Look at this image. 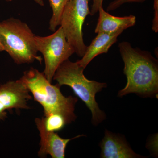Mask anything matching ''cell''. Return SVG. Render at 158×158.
Instances as JSON below:
<instances>
[{
	"label": "cell",
	"instance_id": "9",
	"mask_svg": "<svg viewBox=\"0 0 158 158\" xmlns=\"http://www.w3.org/2000/svg\"><path fill=\"white\" fill-rule=\"evenodd\" d=\"M100 157L102 158H145L135 152L125 138L108 130L100 143Z\"/></svg>",
	"mask_w": 158,
	"mask_h": 158
},
{
	"label": "cell",
	"instance_id": "14",
	"mask_svg": "<svg viewBox=\"0 0 158 158\" xmlns=\"http://www.w3.org/2000/svg\"><path fill=\"white\" fill-rule=\"evenodd\" d=\"M145 1L146 0H114L109 4L107 8V11H110L116 10L126 3L143 2Z\"/></svg>",
	"mask_w": 158,
	"mask_h": 158
},
{
	"label": "cell",
	"instance_id": "15",
	"mask_svg": "<svg viewBox=\"0 0 158 158\" xmlns=\"http://www.w3.org/2000/svg\"><path fill=\"white\" fill-rule=\"evenodd\" d=\"M154 17L152 20V29L155 33L158 32V0H154Z\"/></svg>",
	"mask_w": 158,
	"mask_h": 158
},
{
	"label": "cell",
	"instance_id": "17",
	"mask_svg": "<svg viewBox=\"0 0 158 158\" xmlns=\"http://www.w3.org/2000/svg\"><path fill=\"white\" fill-rule=\"evenodd\" d=\"M5 1L7 2H11L12 0H5ZM34 1L40 6H44V1L43 0H34Z\"/></svg>",
	"mask_w": 158,
	"mask_h": 158
},
{
	"label": "cell",
	"instance_id": "5",
	"mask_svg": "<svg viewBox=\"0 0 158 158\" xmlns=\"http://www.w3.org/2000/svg\"><path fill=\"white\" fill-rule=\"evenodd\" d=\"M91 0H70L62 11L60 27L75 53L82 57L87 46L83 38V27L87 16L90 15L89 2Z\"/></svg>",
	"mask_w": 158,
	"mask_h": 158
},
{
	"label": "cell",
	"instance_id": "4",
	"mask_svg": "<svg viewBox=\"0 0 158 158\" xmlns=\"http://www.w3.org/2000/svg\"><path fill=\"white\" fill-rule=\"evenodd\" d=\"M0 41L4 51L18 65L42 59L37 56L35 35L29 26L19 19L11 18L0 22Z\"/></svg>",
	"mask_w": 158,
	"mask_h": 158
},
{
	"label": "cell",
	"instance_id": "1",
	"mask_svg": "<svg viewBox=\"0 0 158 158\" xmlns=\"http://www.w3.org/2000/svg\"><path fill=\"white\" fill-rule=\"evenodd\" d=\"M118 47L127 82L125 87L118 91V96L131 93L144 97L157 96L158 60L148 51L134 48L129 42H120Z\"/></svg>",
	"mask_w": 158,
	"mask_h": 158
},
{
	"label": "cell",
	"instance_id": "7",
	"mask_svg": "<svg viewBox=\"0 0 158 158\" xmlns=\"http://www.w3.org/2000/svg\"><path fill=\"white\" fill-rule=\"evenodd\" d=\"M25 85L18 80L0 85V120L7 117V111L29 109L27 102L32 99Z\"/></svg>",
	"mask_w": 158,
	"mask_h": 158
},
{
	"label": "cell",
	"instance_id": "11",
	"mask_svg": "<svg viewBox=\"0 0 158 158\" xmlns=\"http://www.w3.org/2000/svg\"><path fill=\"white\" fill-rule=\"evenodd\" d=\"M123 33L118 31L112 34L100 33L92 40L89 46H87L86 52L82 59L77 61L84 69L95 57L98 55L107 53L110 48L117 41V38Z\"/></svg>",
	"mask_w": 158,
	"mask_h": 158
},
{
	"label": "cell",
	"instance_id": "6",
	"mask_svg": "<svg viewBox=\"0 0 158 158\" xmlns=\"http://www.w3.org/2000/svg\"><path fill=\"white\" fill-rule=\"evenodd\" d=\"M35 42L37 51L44 58L45 69L43 73L52 83L57 69L74 53V50L67 41L61 27L49 36H35Z\"/></svg>",
	"mask_w": 158,
	"mask_h": 158
},
{
	"label": "cell",
	"instance_id": "2",
	"mask_svg": "<svg viewBox=\"0 0 158 158\" xmlns=\"http://www.w3.org/2000/svg\"><path fill=\"white\" fill-rule=\"evenodd\" d=\"M33 94L34 100L41 105L44 115L56 113L62 115L68 124L74 121V113L77 98L65 97L60 91L58 85H52L43 73L31 68L24 73L20 79Z\"/></svg>",
	"mask_w": 158,
	"mask_h": 158
},
{
	"label": "cell",
	"instance_id": "18",
	"mask_svg": "<svg viewBox=\"0 0 158 158\" xmlns=\"http://www.w3.org/2000/svg\"><path fill=\"white\" fill-rule=\"evenodd\" d=\"M3 51H4V48L2 45V43H1V41H0V52H3Z\"/></svg>",
	"mask_w": 158,
	"mask_h": 158
},
{
	"label": "cell",
	"instance_id": "16",
	"mask_svg": "<svg viewBox=\"0 0 158 158\" xmlns=\"http://www.w3.org/2000/svg\"><path fill=\"white\" fill-rule=\"evenodd\" d=\"M92 4L90 9V15H94L98 12L99 9L103 7L104 0H92Z\"/></svg>",
	"mask_w": 158,
	"mask_h": 158
},
{
	"label": "cell",
	"instance_id": "3",
	"mask_svg": "<svg viewBox=\"0 0 158 158\" xmlns=\"http://www.w3.org/2000/svg\"><path fill=\"white\" fill-rule=\"evenodd\" d=\"M84 69L77 62H71L68 59L59 65L53 80L56 81L60 87L66 85L72 89L91 111L93 124L98 125L106 119V115L99 107L95 95L107 85L88 80L84 75Z\"/></svg>",
	"mask_w": 158,
	"mask_h": 158
},
{
	"label": "cell",
	"instance_id": "8",
	"mask_svg": "<svg viewBox=\"0 0 158 158\" xmlns=\"http://www.w3.org/2000/svg\"><path fill=\"white\" fill-rule=\"evenodd\" d=\"M35 122L40 138V147L38 152V156L40 157H45L47 155H50L52 158H64L65 149L69 142L73 139L84 136L79 135L69 139L62 138L55 132L46 130L43 117L41 118H36Z\"/></svg>",
	"mask_w": 158,
	"mask_h": 158
},
{
	"label": "cell",
	"instance_id": "13",
	"mask_svg": "<svg viewBox=\"0 0 158 158\" xmlns=\"http://www.w3.org/2000/svg\"><path fill=\"white\" fill-rule=\"evenodd\" d=\"M43 118L45 128L50 131H59L68 124L66 118L58 113H49L44 115Z\"/></svg>",
	"mask_w": 158,
	"mask_h": 158
},
{
	"label": "cell",
	"instance_id": "12",
	"mask_svg": "<svg viewBox=\"0 0 158 158\" xmlns=\"http://www.w3.org/2000/svg\"><path fill=\"white\" fill-rule=\"evenodd\" d=\"M70 0H48L52 10V15L49 22V29L55 32L57 27L60 26V20L64 7Z\"/></svg>",
	"mask_w": 158,
	"mask_h": 158
},
{
	"label": "cell",
	"instance_id": "10",
	"mask_svg": "<svg viewBox=\"0 0 158 158\" xmlns=\"http://www.w3.org/2000/svg\"><path fill=\"white\" fill-rule=\"evenodd\" d=\"M99 17L94 32L112 34L123 31L135 24L136 17L131 15L129 16L117 17L105 11L103 7L99 9Z\"/></svg>",
	"mask_w": 158,
	"mask_h": 158
}]
</instances>
